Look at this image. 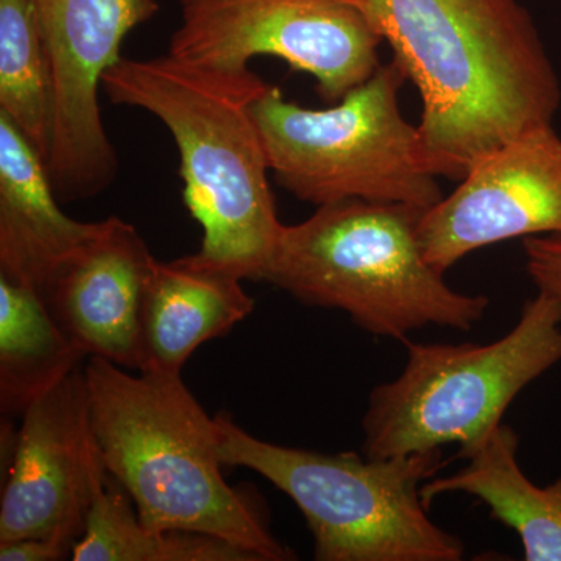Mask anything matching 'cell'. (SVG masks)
Segmentation results:
<instances>
[{
    "label": "cell",
    "instance_id": "6da1fadb",
    "mask_svg": "<svg viewBox=\"0 0 561 561\" xmlns=\"http://www.w3.org/2000/svg\"><path fill=\"white\" fill-rule=\"evenodd\" d=\"M419 91L427 168L460 181L474 162L552 125L561 84L519 0H353Z\"/></svg>",
    "mask_w": 561,
    "mask_h": 561
},
{
    "label": "cell",
    "instance_id": "7a4b0ae2",
    "mask_svg": "<svg viewBox=\"0 0 561 561\" xmlns=\"http://www.w3.org/2000/svg\"><path fill=\"white\" fill-rule=\"evenodd\" d=\"M267 87L253 70L201 68L169 54L122 57L102 81L111 103L147 111L171 133L184 203L203 230L198 254L243 280H264L284 227L251 110Z\"/></svg>",
    "mask_w": 561,
    "mask_h": 561
},
{
    "label": "cell",
    "instance_id": "3957f363",
    "mask_svg": "<svg viewBox=\"0 0 561 561\" xmlns=\"http://www.w3.org/2000/svg\"><path fill=\"white\" fill-rule=\"evenodd\" d=\"M84 373L103 465L140 522L150 529L210 535L260 561L294 559L256 505L225 481L217 419L181 375H131L95 356L88 357Z\"/></svg>",
    "mask_w": 561,
    "mask_h": 561
},
{
    "label": "cell",
    "instance_id": "277c9868",
    "mask_svg": "<svg viewBox=\"0 0 561 561\" xmlns=\"http://www.w3.org/2000/svg\"><path fill=\"white\" fill-rule=\"evenodd\" d=\"M426 209L348 201L319 206L284 225L265 283L313 308L335 309L368 334L404 341L426 327L471 331L490 308L426 261L420 219Z\"/></svg>",
    "mask_w": 561,
    "mask_h": 561
},
{
    "label": "cell",
    "instance_id": "5b68a950",
    "mask_svg": "<svg viewBox=\"0 0 561 561\" xmlns=\"http://www.w3.org/2000/svg\"><path fill=\"white\" fill-rule=\"evenodd\" d=\"M219 424L224 467L247 468L295 502L319 561H459L465 545L430 518L421 486L446 463L437 451L370 459L287 448Z\"/></svg>",
    "mask_w": 561,
    "mask_h": 561
},
{
    "label": "cell",
    "instance_id": "8992f818",
    "mask_svg": "<svg viewBox=\"0 0 561 561\" xmlns=\"http://www.w3.org/2000/svg\"><path fill=\"white\" fill-rule=\"evenodd\" d=\"M397 378L371 390L362 454L391 459L459 445L470 451L502 424L529 383L561 362V301L538 291L491 343L408 342Z\"/></svg>",
    "mask_w": 561,
    "mask_h": 561
},
{
    "label": "cell",
    "instance_id": "52a82bcc",
    "mask_svg": "<svg viewBox=\"0 0 561 561\" xmlns=\"http://www.w3.org/2000/svg\"><path fill=\"white\" fill-rule=\"evenodd\" d=\"M405 80L391 60L321 110L287 101L268 84L251 110L276 183L317 208L348 201L437 205L445 197L438 176L424 161L419 127L402 116Z\"/></svg>",
    "mask_w": 561,
    "mask_h": 561
},
{
    "label": "cell",
    "instance_id": "ba28073f",
    "mask_svg": "<svg viewBox=\"0 0 561 561\" xmlns=\"http://www.w3.org/2000/svg\"><path fill=\"white\" fill-rule=\"evenodd\" d=\"M168 54L201 68L249 69L275 57L335 103L379 68L381 38L353 0H180Z\"/></svg>",
    "mask_w": 561,
    "mask_h": 561
},
{
    "label": "cell",
    "instance_id": "9c48e42d",
    "mask_svg": "<svg viewBox=\"0 0 561 561\" xmlns=\"http://www.w3.org/2000/svg\"><path fill=\"white\" fill-rule=\"evenodd\" d=\"M54 84V133L46 165L60 202L108 190L119 172L99 94L122 44L157 16V0H31Z\"/></svg>",
    "mask_w": 561,
    "mask_h": 561
},
{
    "label": "cell",
    "instance_id": "30bf717a",
    "mask_svg": "<svg viewBox=\"0 0 561 561\" xmlns=\"http://www.w3.org/2000/svg\"><path fill=\"white\" fill-rule=\"evenodd\" d=\"M424 257L446 273L474 251L535 236L561 238V136L531 128L472 164L449 195L424 210Z\"/></svg>",
    "mask_w": 561,
    "mask_h": 561
},
{
    "label": "cell",
    "instance_id": "8fae6325",
    "mask_svg": "<svg viewBox=\"0 0 561 561\" xmlns=\"http://www.w3.org/2000/svg\"><path fill=\"white\" fill-rule=\"evenodd\" d=\"M21 419L0 502V542L55 534L80 540L108 479L92 431L84 365Z\"/></svg>",
    "mask_w": 561,
    "mask_h": 561
},
{
    "label": "cell",
    "instance_id": "7c38bea8",
    "mask_svg": "<svg viewBox=\"0 0 561 561\" xmlns=\"http://www.w3.org/2000/svg\"><path fill=\"white\" fill-rule=\"evenodd\" d=\"M154 261L131 224L108 217L39 295L88 356L139 371L140 309Z\"/></svg>",
    "mask_w": 561,
    "mask_h": 561
},
{
    "label": "cell",
    "instance_id": "4fadbf2b",
    "mask_svg": "<svg viewBox=\"0 0 561 561\" xmlns=\"http://www.w3.org/2000/svg\"><path fill=\"white\" fill-rule=\"evenodd\" d=\"M103 224L62 213L46 161L0 114V276L39 294Z\"/></svg>",
    "mask_w": 561,
    "mask_h": 561
},
{
    "label": "cell",
    "instance_id": "5bb4252c",
    "mask_svg": "<svg viewBox=\"0 0 561 561\" xmlns=\"http://www.w3.org/2000/svg\"><path fill=\"white\" fill-rule=\"evenodd\" d=\"M242 280L198 253L154 261L140 309L139 371L181 375L198 346L245 320L254 300Z\"/></svg>",
    "mask_w": 561,
    "mask_h": 561
},
{
    "label": "cell",
    "instance_id": "9a60e30c",
    "mask_svg": "<svg viewBox=\"0 0 561 561\" xmlns=\"http://www.w3.org/2000/svg\"><path fill=\"white\" fill-rule=\"evenodd\" d=\"M519 435L500 424L470 451L467 467L421 486L424 505L443 494L465 493L489 507L490 516L515 531L526 561H561V478L538 486L518 460Z\"/></svg>",
    "mask_w": 561,
    "mask_h": 561
},
{
    "label": "cell",
    "instance_id": "2e32d148",
    "mask_svg": "<svg viewBox=\"0 0 561 561\" xmlns=\"http://www.w3.org/2000/svg\"><path fill=\"white\" fill-rule=\"evenodd\" d=\"M88 353L32 287L0 276V409L21 415L83 367Z\"/></svg>",
    "mask_w": 561,
    "mask_h": 561
},
{
    "label": "cell",
    "instance_id": "e0dca14e",
    "mask_svg": "<svg viewBox=\"0 0 561 561\" xmlns=\"http://www.w3.org/2000/svg\"><path fill=\"white\" fill-rule=\"evenodd\" d=\"M113 478L92 501L73 561H260L210 535L150 529Z\"/></svg>",
    "mask_w": 561,
    "mask_h": 561
},
{
    "label": "cell",
    "instance_id": "ac0fdd59",
    "mask_svg": "<svg viewBox=\"0 0 561 561\" xmlns=\"http://www.w3.org/2000/svg\"><path fill=\"white\" fill-rule=\"evenodd\" d=\"M0 114L49 157L54 84L31 0H0Z\"/></svg>",
    "mask_w": 561,
    "mask_h": 561
},
{
    "label": "cell",
    "instance_id": "d6986e66",
    "mask_svg": "<svg viewBox=\"0 0 561 561\" xmlns=\"http://www.w3.org/2000/svg\"><path fill=\"white\" fill-rule=\"evenodd\" d=\"M526 272L538 291L561 301V238L535 236L523 241Z\"/></svg>",
    "mask_w": 561,
    "mask_h": 561
},
{
    "label": "cell",
    "instance_id": "ffe728a7",
    "mask_svg": "<svg viewBox=\"0 0 561 561\" xmlns=\"http://www.w3.org/2000/svg\"><path fill=\"white\" fill-rule=\"evenodd\" d=\"M77 538L55 534L43 538H24L0 542V561H58L72 557Z\"/></svg>",
    "mask_w": 561,
    "mask_h": 561
}]
</instances>
